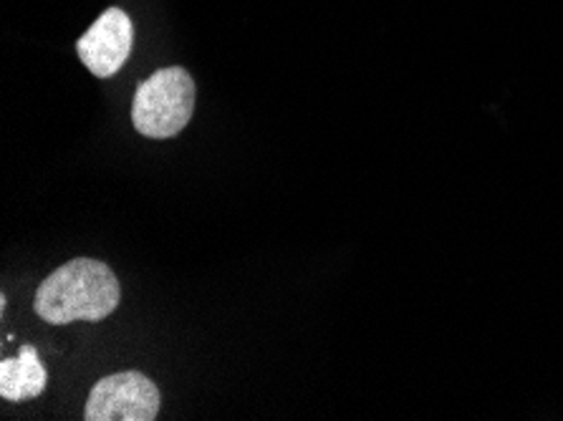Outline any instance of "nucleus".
Here are the masks:
<instances>
[{
  "label": "nucleus",
  "instance_id": "obj_1",
  "mask_svg": "<svg viewBox=\"0 0 563 421\" xmlns=\"http://www.w3.org/2000/svg\"><path fill=\"white\" fill-rule=\"evenodd\" d=\"M119 300L122 286L114 270L93 257H76L41 282L33 298V311L51 325L99 323L117 311Z\"/></svg>",
  "mask_w": 563,
  "mask_h": 421
},
{
  "label": "nucleus",
  "instance_id": "obj_2",
  "mask_svg": "<svg viewBox=\"0 0 563 421\" xmlns=\"http://www.w3.org/2000/svg\"><path fill=\"white\" fill-rule=\"evenodd\" d=\"M195 81L180 66L159 68L134 91L132 124L150 140H169L190 124L195 111Z\"/></svg>",
  "mask_w": 563,
  "mask_h": 421
},
{
  "label": "nucleus",
  "instance_id": "obj_3",
  "mask_svg": "<svg viewBox=\"0 0 563 421\" xmlns=\"http://www.w3.org/2000/svg\"><path fill=\"white\" fill-rule=\"evenodd\" d=\"M162 407L159 389L140 372L112 374L97 381L84 419L87 421H155Z\"/></svg>",
  "mask_w": 563,
  "mask_h": 421
},
{
  "label": "nucleus",
  "instance_id": "obj_4",
  "mask_svg": "<svg viewBox=\"0 0 563 421\" xmlns=\"http://www.w3.org/2000/svg\"><path fill=\"white\" fill-rule=\"evenodd\" d=\"M134 25L119 8H109L91 23V29L76 41V54L81 64L99 79H109L126 64L132 54Z\"/></svg>",
  "mask_w": 563,
  "mask_h": 421
},
{
  "label": "nucleus",
  "instance_id": "obj_5",
  "mask_svg": "<svg viewBox=\"0 0 563 421\" xmlns=\"http://www.w3.org/2000/svg\"><path fill=\"white\" fill-rule=\"evenodd\" d=\"M48 374L41 364L38 351L33 346H21L19 356L5 358L0 364V397L8 401L36 399L44 394Z\"/></svg>",
  "mask_w": 563,
  "mask_h": 421
}]
</instances>
